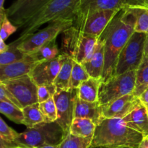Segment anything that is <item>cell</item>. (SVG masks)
Returning a JSON list of instances; mask_svg holds the SVG:
<instances>
[{"label": "cell", "instance_id": "cell-10", "mask_svg": "<svg viewBox=\"0 0 148 148\" xmlns=\"http://www.w3.org/2000/svg\"><path fill=\"white\" fill-rule=\"evenodd\" d=\"M0 82L12 92L23 108L38 103V85L29 75Z\"/></svg>", "mask_w": 148, "mask_h": 148}, {"label": "cell", "instance_id": "cell-19", "mask_svg": "<svg viewBox=\"0 0 148 148\" xmlns=\"http://www.w3.org/2000/svg\"><path fill=\"white\" fill-rule=\"evenodd\" d=\"M88 119L93 121L95 124L99 123L101 119V106L99 102H88L77 96L75 101L74 119Z\"/></svg>", "mask_w": 148, "mask_h": 148}, {"label": "cell", "instance_id": "cell-22", "mask_svg": "<svg viewBox=\"0 0 148 148\" xmlns=\"http://www.w3.org/2000/svg\"><path fill=\"white\" fill-rule=\"evenodd\" d=\"M96 124L88 119L75 118L71 124L69 133L82 138L92 139Z\"/></svg>", "mask_w": 148, "mask_h": 148}, {"label": "cell", "instance_id": "cell-45", "mask_svg": "<svg viewBox=\"0 0 148 148\" xmlns=\"http://www.w3.org/2000/svg\"><path fill=\"white\" fill-rule=\"evenodd\" d=\"M147 116H148V109H147Z\"/></svg>", "mask_w": 148, "mask_h": 148}, {"label": "cell", "instance_id": "cell-26", "mask_svg": "<svg viewBox=\"0 0 148 148\" xmlns=\"http://www.w3.org/2000/svg\"><path fill=\"white\" fill-rule=\"evenodd\" d=\"M130 9L135 17L134 32L148 35V7H132Z\"/></svg>", "mask_w": 148, "mask_h": 148}, {"label": "cell", "instance_id": "cell-44", "mask_svg": "<svg viewBox=\"0 0 148 148\" xmlns=\"http://www.w3.org/2000/svg\"><path fill=\"white\" fill-rule=\"evenodd\" d=\"M121 148H128V147H121Z\"/></svg>", "mask_w": 148, "mask_h": 148}, {"label": "cell", "instance_id": "cell-30", "mask_svg": "<svg viewBox=\"0 0 148 148\" xmlns=\"http://www.w3.org/2000/svg\"><path fill=\"white\" fill-rule=\"evenodd\" d=\"M92 139L82 138L69 133L59 145V148H90Z\"/></svg>", "mask_w": 148, "mask_h": 148}, {"label": "cell", "instance_id": "cell-6", "mask_svg": "<svg viewBox=\"0 0 148 148\" xmlns=\"http://www.w3.org/2000/svg\"><path fill=\"white\" fill-rule=\"evenodd\" d=\"M147 34L134 32L119 55L114 75L136 71L145 56Z\"/></svg>", "mask_w": 148, "mask_h": 148}, {"label": "cell", "instance_id": "cell-27", "mask_svg": "<svg viewBox=\"0 0 148 148\" xmlns=\"http://www.w3.org/2000/svg\"><path fill=\"white\" fill-rule=\"evenodd\" d=\"M27 53L17 48V45L12 43L9 44V49L3 53H0V66H5L25 59Z\"/></svg>", "mask_w": 148, "mask_h": 148}, {"label": "cell", "instance_id": "cell-33", "mask_svg": "<svg viewBox=\"0 0 148 148\" xmlns=\"http://www.w3.org/2000/svg\"><path fill=\"white\" fill-rule=\"evenodd\" d=\"M57 92L56 87L54 84L43 85L38 87V103L47 101L48 100L53 98Z\"/></svg>", "mask_w": 148, "mask_h": 148}, {"label": "cell", "instance_id": "cell-40", "mask_svg": "<svg viewBox=\"0 0 148 148\" xmlns=\"http://www.w3.org/2000/svg\"><path fill=\"white\" fill-rule=\"evenodd\" d=\"M145 56L148 57V35L147 36L145 41Z\"/></svg>", "mask_w": 148, "mask_h": 148}, {"label": "cell", "instance_id": "cell-43", "mask_svg": "<svg viewBox=\"0 0 148 148\" xmlns=\"http://www.w3.org/2000/svg\"><path fill=\"white\" fill-rule=\"evenodd\" d=\"M90 148H101V147H90Z\"/></svg>", "mask_w": 148, "mask_h": 148}, {"label": "cell", "instance_id": "cell-37", "mask_svg": "<svg viewBox=\"0 0 148 148\" xmlns=\"http://www.w3.org/2000/svg\"><path fill=\"white\" fill-rule=\"evenodd\" d=\"M9 49V45L6 44L5 41L0 38V53L6 51Z\"/></svg>", "mask_w": 148, "mask_h": 148}, {"label": "cell", "instance_id": "cell-34", "mask_svg": "<svg viewBox=\"0 0 148 148\" xmlns=\"http://www.w3.org/2000/svg\"><path fill=\"white\" fill-rule=\"evenodd\" d=\"M0 23H1L0 38L5 41L12 34L17 31L18 27L12 23V22L9 20L6 14H4L2 20H0Z\"/></svg>", "mask_w": 148, "mask_h": 148}, {"label": "cell", "instance_id": "cell-32", "mask_svg": "<svg viewBox=\"0 0 148 148\" xmlns=\"http://www.w3.org/2000/svg\"><path fill=\"white\" fill-rule=\"evenodd\" d=\"M19 133L9 127L2 119H0V141L11 146L13 148H17L14 145Z\"/></svg>", "mask_w": 148, "mask_h": 148}, {"label": "cell", "instance_id": "cell-17", "mask_svg": "<svg viewBox=\"0 0 148 148\" xmlns=\"http://www.w3.org/2000/svg\"><path fill=\"white\" fill-rule=\"evenodd\" d=\"M122 120L126 125L141 133L144 137H148L147 109L140 101L135 108Z\"/></svg>", "mask_w": 148, "mask_h": 148}, {"label": "cell", "instance_id": "cell-13", "mask_svg": "<svg viewBox=\"0 0 148 148\" xmlns=\"http://www.w3.org/2000/svg\"><path fill=\"white\" fill-rule=\"evenodd\" d=\"M140 6L147 7L146 0H81L77 17L98 10H120Z\"/></svg>", "mask_w": 148, "mask_h": 148}, {"label": "cell", "instance_id": "cell-20", "mask_svg": "<svg viewBox=\"0 0 148 148\" xmlns=\"http://www.w3.org/2000/svg\"><path fill=\"white\" fill-rule=\"evenodd\" d=\"M56 40L49 42L31 53H27V57L36 63L51 60L57 57L61 54V51L58 47Z\"/></svg>", "mask_w": 148, "mask_h": 148}, {"label": "cell", "instance_id": "cell-16", "mask_svg": "<svg viewBox=\"0 0 148 148\" xmlns=\"http://www.w3.org/2000/svg\"><path fill=\"white\" fill-rule=\"evenodd\" d=\"M105 65V49L103 42L98 38L95 49L89 59L82 64L90 77L102 79Z\"/></svg>", "mask_w": 148, "mask_h": 148}, {"label": "cell", "instance_id": "cell-31", "mask_svg": "<svg viewBox=\"0 0 148 148\" xmlns=\"http://www.w3.org/2000/svg\"><path fill=\"white\" fill-rule=\"evenodd\" d=\"M39 107L44 117L45 122H56L58 119L57 110L53 98L48 100L47 101L39 103Z\"/></svg>", "mask_w": 148, "mask_h": 148}, {"label": "cell", "instance_id": "cell-25", "mask_svg": "<svg viewBox=\"0 0 148 148\" xmlns=\"http://www.w3.org/2000/svg\"><path fill=\"white\" fill-rule=\"evenodd\" d=\"M148 88V57L144 56L141 64L136 70L135 88L133 92L138 98Z\"/></svg>", "mask_w": 148, "mask_h": 148}, {"label": "cell", "instance_id": "cell-9", "mask_svg": "<svg viewBox=\"0 0 148 148\" xmlns=\"http://www.w3.org/2000/svg\"><path fill=\"white\" fill-rule=\"evenodd\" d=\"M51 0H15L7 10L5 14L18 28L23 27L34 18Z\"/></svg>", "mask_w": 148, "mask_h": 148}, {"label": "cell", "instance_id": "cell-21", "mask_svg": "<svg viewBox=\"0 0 148 148\" xmlns=\"http://www.w3.org/2000/svg\"><path fill=\"white\" fill-rule=\"evenodd\" d=\"M101 82V79L93 77L84 81L77 88L78 98L88 102H98Z\"/></svg>", "mask_w": 148, "mask_h": 148}, {"label": "cell", "instance_id": "cell-41", "mask_svg": "<svg viewBox=\"0 0 148 148\" xmlns=\"http://www.w3.org/2000/svg\"><path fill=\"white\" fill-rule=\"evenodd\" d=\"M59 145H43L41 147H38L36 148H59Z\"/></svg>", "mask_w": 148, "mask_h": 148}, {"label": "cell", "instance_id": "cell-14", "mask_svg": "<svg viewBox=\"0 0 148 148\" xmlns=\"http://www.w3.org/2000/svg\"><path fill=\"white\" fill-rule=\"evenodd\" d=\"M64 59L65 55L61 53L51 60L37 63L29 75L38 87L43 85L53 84Z\"/></svg>", "mask_w": 148, "mask_h": 148}, {"label": "cell", "instance_id": "cell-4", "mask_svg": "<svg viewBox=\"0 0 148 148\" xmlns=\"http://www.w3.org/2000/svg\"><path fill=\"white\" fill-rule=\"evenodd\" d=\"M67 135L56 122H43L19 133L14 145L17 148H36L43 145H59Z\"/></svg>", "mask_w": 148, "mask_h": 148}, {"label": "cell", "instance_id": "cell-24", "mask_svg": "<svg viewBox=\"0 0 148 148\" xmlns=\"http://www.w3.org/2000/svg\"><path fill=\"white\" fill-rule=\"evenodd\" d=\"M23 124L27 128H33L38 124L45 122L44 117L39 107V103L33 104L23 108Z\"/></svg>", "mask_w": 148, "mask_h": 148}, {"label": "cell", "instance_id": "cell-38", "mask_svg": "<svg viewBox=\"0 0 148 148\" xmlns=\"http://www.w3.org/2000/svg\"><path fill=\"white\" fill-rule=\"evenodd\" d=\"M5 0H0V20H2L5 14V10L4 7V4Z\"/></svg>", "mask_w": 148, "mask_h": 148}, {"label": "cell", "instance_id": "cell-11", "mask_svg": "<svg viewBox=\"0 0 148 148\" xmlns=\"http://www.w3.org/2000/svg\"><path fill=\"white\" fill-rule=\"evenodd\" d=\"M119 10H98L75 20L74 26L87 34L100 37Z\"/></svg>", "mask_w": 148, "mask_h": 148}, {"label": "cell", "instance_id": "cell-8", "mask_svg": "<svg viewBox=\"0 0 148 148\" xmlns=\"http://www.w3.org/2000/svg\"><path fill=\"white\" fill-rule=\"evenodd\" d=\"M74 23L75 20L73 19H59L51 22L46 27L38 30L24 41L17 44V48L25 53H31L49 42L56 39L60 33L72 27Z\"/></svg>", "mask_w": 148, "mask_h": 148}, {"label": "cell", "instance_id": "cell-3", "mask_svg": "<svg viewBox=\"0 0 148 148\" xmlns=\"http://www.w3.org/2000/svg\"><path fill=\"white\" fill-rule=\"evenodd\" d=\"M81 0H51L46 7L23 27L18 38L12 43L17 45L38 31L46 23L59 19H73L77 16Z\"/></svg>", "mask_w": 148, "mask_h": 148}, {"label": "cell", "instance_id": "cell-29", "mask_svg": "<svg viewBox=\"0 0 148 148\" xmlns=\"http://www.w3.org/2000/svg\"><path fill=\"white\" fill-rule=\"evenodd\" d=\"M90 77L82 64L74 61L72 77L70 80L71 89H77L79 85Z\"/></svg>", "mask_w": 148, "mask_h": 148}, {"label": "cell", "instance_id": "cell-7", "mask_svg": "<svg viewBox=\"0 0 148 148\" xmlns=\"http://www.w3.org/2000/svg\"><path fill=\"white\" fill-rule=\"evenodd\" d=\"M136 71H130L120 75H114L105 82H101L98 92L100 106L134 92Z\"/></svg>", "mask_w": 148, "mask_h": 148}, {"label": "cell", "instance_id": "cell-36", "mask_svg": "<svg viewBox=\"0 0 148 148\" xmlns=\"http://www.w3.org/2000/svg\"><path fill=\"white\" fill-rule=\"evenodd\" d=\"M140 102L148 109V88L138 97Z\"/></svg>", "mask_w": 148, "mask_h": 148}, {"label": "cell", "instance_id": "cell-18", "mask_svg": "<svg viewBox=\"0 0 148 148\" xmlns=\"http://www.w3.org/2000/svg\"><path fill=\"white\" fill-rule=\"evenodd\" d=\"M37 63L26 56L25 59L5 66H0V82L29 75Z\"/></svg>", "mask_w": 148, "mask_h": 148}, {"label": "cell", "instance_id": "cell-42", "mask_svg": "<svg viewBox=\"0 0 148 148\" xmlns=\"http://www.w3.org/2000/svg\"><path fill=\"white\" fill-rule=\"evenodd\" d=\"M146 3H147V7H148V0H146Z\"/></svg>", "mask_w": 148, "mask_h": 148}, {"label": "cell", "instance_id": "cell-23", "mask_svg": "<svg viewBox=\"0 0 148 148\" xmlns=\"http://www.w3.org/2000/svg\"><path fill=\"white\" fill-rule=\"evenodd\" d=\"M73 63V59L65 55L63 64L53 83L56 87L57 90H68L71 89L70 80Z\"/></svg>", "mask_w": 148, "mask_h": 148}, {"label": "cell", "instance_id": "cell-28", "mask_svg": "<svg viewBox=\"0 0 148 148\" xmlns=\"http://www.w3.org/2000/svg\"><path fill=\"white\" fill-rule=\"evenodd\" d=\"M0 112L13 122L23 124L24 116L22 108L5 101H0Z\"/></svg>", "mask_w": 148, "mask_h": 148}, {"label": "cell", "instance_id": "cell-15", "mask_svg": "<svg viewBox=\"0 0 148 148\" xmlns=\"http://www.w3.org/2000/svg\"><path fill=\"white\" fill-rule=\"evenodd\" d=\"M138 102V98L132 93L101 106V118L123 119L135 108Z\"/></svg>", "mask_w": 148, "mask_h": 148}, {"label": "cell", "instance_id": "cell-2", "mask_svg": "<svg viewBox=\"0 0 148 148\" xmlns=\"http://www.w3.org/2000/svg\"><path fill=\"white\" fill-rule=\"evenodd\" d=\"M143 138L141 133L126 125L121 119L101 118L90 147L139 148Z\"/></svg>", "mask_w": 148, "mask_h": 148}, {"label": "cell", "instance_id": "cell-39", "mask_svg": "<svg viewBox=\"0 0 148 148\" xmlns=\"http://www.w3.org/2000/svg\"><path fill=\"white\" fill-rule=\"evenodd\" d=\"M139 148H148V137H145Z\"/></svg>", "mask_w": 148, "mask_h": 148}, {"label": "cell", "instance_id": "cell-12", "mask_svg": "<svg viewBox=\"0 0 148 148\" xmlns=\"http://www.w3.org/2000/svg\"><path fill=\"white\" fill-rule=\"evenodd\" d=\"M77 96V89L57 90L53 96L58 115L56 122L62 127L66 135H68L69 133L71 124L74 119V111Z\"/></svg>", "mask_w": 148, "mask_h": 148}, {"label": "cell", "instance_id": "cell-1", "mask_svg": "<svg viewBox=\"0 0 148 148\" xmlns=\"http://www.w3.org/2000/svg\"><path fill=\"white\" fill-rule=\"evenodd\" d=\"M134 26L135 17L127 7L115 14L100 36L105 49V65L101 82L114 76L119 55L134 33Z\"/></svg>", "mask_w": 148, "mask_h": 148}, {"label": "cell", "instance_id": "cell-35", "mask_svg": "<svg viewBox=\"0 0 148 148\" xmlns=\"http://www.w3.org/2000/svg\"><path fill=\"white\" fill-rule=\"evenodd\" d=\"M0 101H5V102L10 103L13 104V105L23 109L19 101L16 99L15 97L1 82H0Z\"/></svg>", "mask_w": 148, "mask_h": 148}, {"label": "cell", "instance_id": "cell-5", "mask_svg": "<svg viewBox=\"0 0 148 148\" xmlns=\"http://www.w3.org/2000/svg\"><path fill=\"white\" fill-rule=\"evenodd\" d=\"M62 34L61 53L72 58L81 64L92 56L98 37L80 31L74 25Z\"/></svg>", "mask_w": 148, "mask_h": 148}]
</instances>
